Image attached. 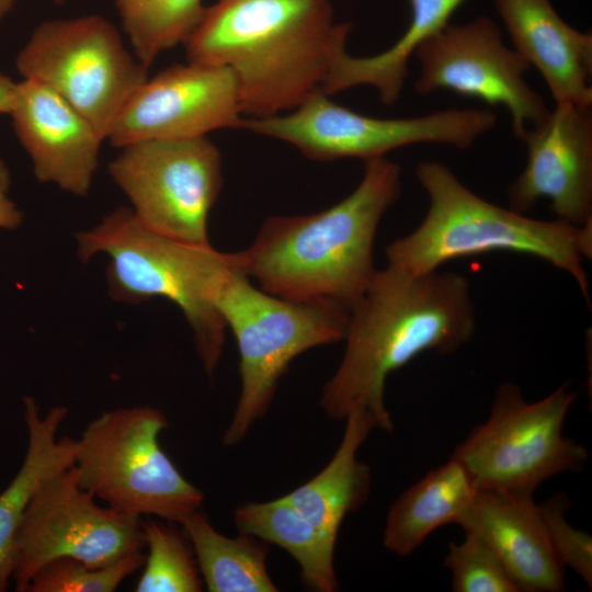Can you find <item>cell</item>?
<instances>
[{"mask_svg": "<svg viewBox=\"0 0 592 592\" xmlns=\"http://www.w3.org/2000/svg\"><path fill=\"white\" fill-rule=\"evenodd\" d=\"M475 330V305L465 276L439 270L410 274L389 265L377 270L350 309L345 350L323 386L320 407L334 420L366 412L376 428L390 432L388 375L423 352H456Z\"/></svg>", "mask_w": 592, "mask_h": 592, "instance_id": "1", "label": "cell"}, {"mask_svg": "<svg viewBox=\"0 0 592 592\" xmlns=\"http://www.w3.org/2000/svg\"><path fill=\"white\" fill-rule=\"evenodd\" d=\"M350 31L330 0H218L184 46L187 61L232 71L242 115L265 117L321 90Z\"/></svg>", "mask_w": 592, "mask_h": 592, "instance_id": "2", "label": "cell"}, {"mask_svg": "<svg viewBox=\"0 0 592 592\" xmlns=\"http://www.w3.org/2000/svg\"><path fill=\"white\" fill-rule=\"evenodd\" d=\"M400 194L397 163L386 157L365 161L361 182L339 203L314 214L267 217L251 246L238 251L241 267L272 295L350 310L374 278L378 225Z\"/></svg>", "mask_w": 592, "mask_h": 592, "instance_id": "3", "label": "cell"}, {"mask_svg": "<svg viewBox=\"0 0 592 592\" xmlns=\"http://www.w3.org/2000/svg\"><path fill=\"white\" fill-rule=\"evenodd\" d=\"M415 175L429 197L428 212L413 231L386 248L387 265L422 274L462 257L500 251L528 254L569 274L591 308L583 261L592 255V225L534 219L498 206L437 161L419 162Z\"/></svg>", "mask_w": 592, "mask_h": 592, "instance_id": "4", "label": "cell"}, {"mask_svg": "<svg viewBox=\"0 0 592 592\" xmlns=\"http://www.w3.org/2000/svg\"><path fill=\"white\" fill-rule=\"evenodd\" d=\"M77 241L82 262L98 253L110 257L106 280L113 299L135 304L163 297L178 305L205 371L214 372L227 329L214 306V295L225 273L238 262V252L158 235L144 227L128 207L115 209L92 229L79 232Z\"/></svg>", "mask_w": 592, "mask_h": 592, "instance_id": "5", "label": "cell"}, {"mask_svg": "<svg viewBox=\"0 0 592 592\" xmlns=\"http://www.w3.org/2000/svg\"><path fill=\"white\" fill-rule=\"evenodd\" d=\"M213 301L240 356V395L223 436L231 446L267 412L296 356L344 340L350 310L329 300L296 301L266 293L251 283L240 259L223 276Z\"/></svg>", "mask_w": 592, "mask_h": 592, "instance_id": "6", "label": "cell"}, {"mask_svg": "<svg viewBox=\"0 0 592 592\" xmlns=\"http://www.w3.org/2000/svg\"><path fill=\"white\" fill-rule=\"evenodd\" d=\"M167 426L163 412L150 406L102 412L77 440L80 486L117 511L181 525L200 510L204 493L160 446Z\"/></svg>", "mask_w": 592, "mask_h": 592, "instance_id": "7", "label": "cell"}, {"mask_svg": "<svg viewBox=\"0 0 592 592\" xmlns=\"http://www.w3.org/2000/svg\"><path fill=\"white\" fill-rule=\"evenodd\" d=\"M577 394L566 384L540 400L525 401L521 388L501 384L488 419L455 447L476 489L532 494L546 479L580 471L583 446L563 436L562 426Z\"/></svg>", "mask_w": 592, "mask_h": 592, "instance_id": "8", "label": "cell"}, {"mask_svg": "<svg viewBox=\"0 0 592 592\" xmlns=\"http://www.w3.org/2000/svg\"><path fill=\"white\" fill-rule=\"evenodd\" d=\"M16 69L67 101L105 140L121 110L148 79L115 25L91 14L42 22L18 54Z\"/></svg>", "mask_w": 592, "mask_h": 592, "instance_id": "9", "label": "cell"}, {"mask_svg": "<svg viewBox=\"0 0 592 592\" xmlns=\"http://www.w3.org/2000/svg\"><path fill=\"white\" fill-rule=\"evenodd\" d=\"M497 123L488 109H448L421 116L378 118L334 103L318 90L287 114L241 119L240 127L295 146L316 161L385 157L415 144L470 148Z\"/></svg>", "mask_w": 592, "mask_h": 592, "instance_id": "10", "label": "cell"}, {"mask_svg": "<svg viewBox=\"0 0 592 592\" xmlns=\"http://www.w3.org/2000/svg\"><path fill=\"white\" fill-rule=\"evenodd\" d=\"M109 163L147 229L185 243L208 246V216L223 184L221 157L207 137L128 144Z\"/></svg>", "mask_w": 592, "mask_h": 592, "instance_id": "11", "label": "cell"}, {"mask_svg": "<svg viewBox=\"0 0 592 592\" xmlns=\"http://www.w3.org/2000/svg\"><path fill=\"white\" fill-rule=\"evenodd\" d=\"M75 466L45 481L31 499L14 540L12 579L25 592L33 576L61 557L111 565L144 547L141 517L100 506Z\"/></svg>", "mask_w": 592, "mask_h": 592, "instance_id": "12", "label": "cell"}, {"mask_svg": "<svg viewBox=\"0 0 592 592\" xmlns=\"http://www.w3.org/2000/svg\"><path fill=\"white\" fill-rule=\"evenodd\" d=\"M414 57L420 67L414 84L419 94L447 89L502 105L519 139L550 112L524 79L531 66L505 45L499 26L486 16L463 25L448 24L425 41Z\"/></svg>", "mask_w": 592, "mask_h": 592, "instance_id": "13", "label": "cell"}, {"mask_svg": "<svg viewBox=\"0 0 592 592\" xmlns=\"http://www.w3.org/2000/svg\"><path fill=\"white\" fill-rule=\"evenodd\" d=\"M238 82L227 67L187 61L148 78L128 99L106 139L117 148L149 139L206 137L240 127Z\"/></svg>", "mask_w": 592, "mask_h": 592, "instance_id": "14", "label": "cell"}, {"mask_svg": "<svg viewBox=\"0 0 592 592\" xmlns=\"http://www.w3.org/2000/svg\"><path fill=\"white\" fill-rule=\"evenodd\" d=\"M521 140L527 157L506 190L510 208L526 214L546 198L556 219L576 227L592 225L591 106L555 105Z\"/></svg>", "mask_w": 592, "mask_h": 592, "instance_id": "15", "label": "cell"}, {"mask_svg": "<svg viewBox=\"0 0 592 592\" xmlns=\"http://www.w3.org/2000/svg\"><path fill=\"white\" fill-rule=\"evenodd\" d=\"M9 114L37 180L87 195L104 140L94 127L56 92L31 79L15 82Z\"/></svg>", "mask_w": 592, "mask_h": 592, "instance_id": "16", "label": "cell"}, {"mask_svg": "<svg viewBox=\"0 0 592 592\" xmlns=\"http://www.w3.org/2000/svg\"><path fill=\"white\" fill-rule=\"evenodd\" d=\"M456 524L493 549L520 591L565 590V568L554 553L532 494L477 489Z\"/></svg>", "mask_w": 592, "mask_h": 592, "instance_id": "17", "label": "cell"}, {"mask_svg": "<svg viewBox=\"0 0 592 592\" xmlns=\"http://www.w3.org/2000/svg\"><path fill=\"white\" fill-rule=\"evenodd\" d=\"M513 49L558 104L592 105V35L567 24L549 0H494Z\"/></svg>", "mask_w": 592, "mask_h": 592, "instance_id": "18", "label": "cell"}, {"mask_svg": "<svg viewBox=\"0 0 592 592\" xmlns=\"http://www.w3.org/2000/svg\"><path fill=\"white\" fill-rule=\"evenodd\" d=\"M23 403L27 430L25 457L0 493V592L7 591L12 579L14 540L31 499L45 481L72 467L78 452L77 440L58 437L68 414L66 407L56 406L42 414L32 397H24Z\"/></svg>", "mask_w": 592, "mask_h": 592, "instance_id": "19", "label": "cell"}, {"mask_svg": "<svg viewBox=\"0 0 592 592\" xmlns=\"http://www.w3.org/2000/svg\"><path fill=\"white\" fill-rule=\"evenodd\" d=\"M344 420L343 436L330 462L310 480L284 496L334 540L345 516L366 501L372 482L371 469L357 459V452L376 425L363 411H353Z\"/></svg>", "mask_w": 592, "mask_h": 592, "instance_id": "20", "label": "cell"}, {"mask_svg": "<svg viewBox=\"0 0 592 592\" xmlns=\"http://www.w3.org/2000/svg\"><path fill=\"white\" fill-rule=\"evenodd\" d=\"M466 0H409L410 23L402 36L389 48L374 56L355 57L345 48L335 56L321 87L328 95L356 86L377 90L384 104H394L408 77V62L415 50L449 23Z\"/></svg>", "mask_w": 592, "mask_h": 592, "instance_id": "21", "label": "cell"}, {"mask_svg": "<svg viewBox=\"0 0 592 592\" xmlns=\"http://www.w3.org/2000/svg\"><path fill=\"white\" fill-rule=\"evenodd\" d=\"M477 489L460 463L452 458L406 489L386 515L383 544L408 556L445 524H456Z\"/></svg>", "mask_w": 592, "mask_h": 592, "instance_id": "22", "label": "cell"}, {"mask_svg": "<svg viewBox=\"0 0 592 592\" xmlns=\"http://www.w3.org/2000/svg\"><path fill=\"white\" fill-rule=\"evenodd\" d=\"M234 522L239 533L285 549L299 565L304 583L319 592H334L337 540L305 517L285 497L238 506Z\"/></svg>", "mask_w": 592, "mask_h": 592, "instance_id": "23", "label": "cell"}, {"mask_svg": "<svg viewBox=\"0 0 592 592\" xmlns=\"http://www.w3.org/2000/svg\"><path fill=\"white\" fill-rule=\"evenodd\" d=\"M210 592H275L267 568V543L247 534L227 537L200 510L181 524Z\"/></svg>", "mask_w": 592, "mask_h": 592, "instance_id": "24", "label": "cell"}, {"mask_svg": "<svg viewBox=\"0 0 592 592\" xmlns=\"http://www.w3.org/2000/svg\"><path fill=\"white\" fill-rule=\"evenodd\" d=\"M115 5L134 55L147 68L162 52L184 44L206 9L202 0H123Z\"/></svg>", "mask_w": 592, "mask_h": 592, "instance_id": "25", "label": "cell"}, {"mask_svg": "<svg viewBox=\"0 0 592 592\" xmlns=\"http://www.w3.org/2000/svg\"><path fill=\"white\" fill-rule=\"evenodd\" d=\"M172 522L147 516L141 521L145 557L137 592H200L204 582L193 546Z\"/></svg>", "mask_w": 592, "mask_h": 592, "instance_id": "26", "label": "cell"}, {"mask_svg": "<svg viewBox=\"0 0 592 592\" xmlns=\"http://www.w3.org/2000/svg\"><path fill=\"white\" fill-rule=\"evenodd\" d=\"M145 557L143 549L134 550L100 568L70 557L57 558L33 576L25 592H113L143 567Z\"/></svg>", "mask_w": 592, "mask_h": 592, "instance_id": "27", "label": "cell"}, {"mask_svg": "<svg viewBox=\"0 0 592 592\" xmlns=\"http://www.w3.org/2000/svg\"><path fill=\"white\" fill-rule=\"evenodd\" d=\"M443 563L452 573L455 592H521L499 556L473 533L465 532L464 540L449 544Z\"/></svg>", "mask_w": 592, "mask_h": 592, "instance_id": "28", "label": "cell"}, {"mask_svg": "<svg viewBox=\"0 0 592 592\" xmlns=\"http://www.w3.org/2000/svg\"><path fill=\"white\" fill-rule=\"evenodd\" d=\"M570 501L565 494L538 504L554 553L563 568L568 567L592 587V537L571 526L565 512Z\"/></svg>", "mask_w": 592, "mask_h": 592, "instance_id": "29", "label": "cell"}, {"mask_svg": "<svg viewBox=\"0 0 592 592\" xmlns=\"http://www.w3.org/2000/svg\"><path fill=\"white\" fill-rule=\"evenodd\" d=\"M10 171L0 157V228L14 229L22 221V213L9 197Z\"/></svg>", "mask_w": 592, "mask_h": 592, "instance_id": "30", "label": "cell"}, {"mask_svg": "<svg viewBox=\"0 0 592 592\" xmlns=\"http://www.w3.org/2000/svg\"><path fill=\"white\" fill-rule=\"evenodd\" d=\"M15 82L0 72V114H9L13 103Z\"/></svg>", "mask_w": 592, "mask_h": 592, "instance_id": "31", "label": "cell"}, {"mask_svg": "<svg viewBox=\"0 0 592 592\" xmlns=\"http://www.w3.org/2000/svg\"><path fill=\"white\" fill-rule=\"evenodd\" d=\"M15 0H0V23L4 16L13 9Z\"/></svg>", "mask_w": 592, "mask_h": 592, "instance_id": "32", "label": "cell"}, {"mask_svg": "<svg viewBox=\"0 0 592 592\" xmlns=\"http://www.w3.org/2000/svg\"><path fill=\"white\" fill-rule=\"evenodd\" d=\"M55 4H64L66 2V0H52Z\"/></svg>", "mask_w": 592, "mask_h": 592, "instance_id": "33", "label": "cell"}, {"mask_svg": "<svg viewBox=\"0 0 592 592\" xmlns=\"http://www.w3.org/2000/svg\"><path fill=\"white\" fill-rule=\"evenodd\" d=\"M119 1H123V0H115V2H119Z\"/></svg>", "mask_w": 592, "mask_h": 592, "instance_id": "34", "label": "cell"}]
</instances>
